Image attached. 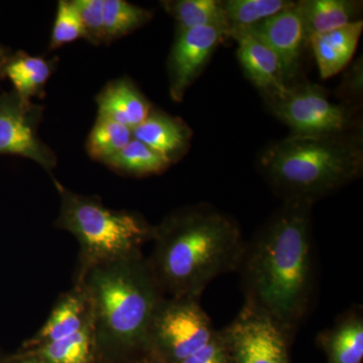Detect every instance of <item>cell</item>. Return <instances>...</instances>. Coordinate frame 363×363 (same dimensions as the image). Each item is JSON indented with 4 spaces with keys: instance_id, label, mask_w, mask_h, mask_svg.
Masks as SVG:
<instances>
[{
    "instance_id": "6da1fadb",
    "label": "cell",
    "mask_w": 363,
    "mask_h": 363,
    "mask_svg": "<svg viewBox=\"0 0 363 363\" xmlns=\"http://www.w3.org/2000/svg\"><path fill=\"white\" fill-rule=\"evenodd\" d=\"M312 206L284 202L245 242L236 269L245 307L267 315L292 338L309 314L314 294Z\"/></svg>"
},
{
    "instance_id": "7a4b0ae2",
    "label": "cell",
    "mask_w": 363,
    "mask_h": 363,
    "mask_svg": "<svg viewBox=\"0 0 363 363\" xmlns=\"http://www.w3.org/2000/svg\"><path fill=\"white\" fill-rule=\"evenodd\" d=\"M152 241L147 262L162 293L198 300L212 281L238 269L245 245L238 224L208 205L169 215Z\"/></svg>"
},
{
    "instance_id": "3957f363",
    "label": "cell",
    "mask_w": 363,
    "mask_h": 363,
    "mask_svg": "<svg viewBox=\"0 0 363 363\" xmlns=\"http://www.w3.org/2000/svg\"><path fill=\"white\" fill-rule=\"evenodd\" d=\"M84 286L93 315L96 363H131L147 355V336L166 298L143 252L89 269Z\"/></svg>"
},
{
    "instance_id": "277c9868",
    "label": "cell",
    "mask_w": 363,
    "mask_h": 363,
    "mask_svg": "<svg viewBox=\"0 0 363 363\" xmlns=\"http://www.w3.org/2000/svg\"><path fill=\"white\" fill-rule=\"evenodd\" d=\"M259 167L285 201L313 204L362 176V140L352 131L333 135H291L262 152Z\"/></svg>"
},
{
    "instance_id": "5b68a950",
    "label": "cell",
    "mask_w": 363,
    "mask_h": 363,
    "mask_svg": "<svg viewBox=\"0 0 363 363\" xmlns=\"http://www.w3.org/2000/svg\"><path fill=\"white\" fill-rule=\"evenodd\" d=\"M54 183L61 200L55 224L73 234L80 247L75 279L92 267L143 252L152 241L155 226L140 214L109 209L99 198L76 194Z\"/></svg>"
},
{
    "instance_id": "8992f818",
    "label": "cell",
    "mask_w": 363,
    "mask_h": 363,
    "mask_svg": "<svg viewBox=\"0 0 363 363\" xmlns=\"http://www.w3.org/2000/svg\"><path fill=\"white\" fill-rule=\"evenodd\" d=\"M216 331L198 298H164L150 323L147 354L162 363H181Z\"/></svg>"
},
{
    "instance_id": "52a82bcc",
    "label": "cell",
    "mask_w": 363,
    "mask_h": 363,
    "mask_svg": "<svg viewBox=\"0 0 363 363\" xmlns=\"http://www.w3.org/2000/svg\"><path fill=\"white\" fill-rule=\"evenodd\" d=\"M272 113L292 130V135H333L352 130L350 108L335 104L316 84L289 87L281 97L269 98Z\"/></svg>"
},
{
    "instance_id": "ba28073f",
    "label": "cell",
    "mask_w": 363,
    "mask_h": 363,
    "mask_svg": "<svg viewBox=\"0 0 363 363\" xmlns=\"http://www.w3.org/2000/svg\"><path fill=\"white\" fill-rule=\"evenodd\" d=\"M221 332L230 363H291L293 338L262 313L243 306Z\"/></svg>"
},
{
    "instance_id": "9c48e42d",
    "label": "cell",
    "mask_w": 363,
    "mask_h": 363,
    "mask_svg": "<svg viewBox=\"0 0 363 363\" xmlns=\"http://www.w3.org/2000/svg\"><path fill=\"white\" fill-rule=\"evenodd\" d=\"M43 111L14 91L0 93V155L32 160L51 173L57 157L38 135Z\"/></svg>"
},
{
    "instance_id": "30bf717a",
    "label": "cell",
    "mask_w": 363,
    "mask_h": 363,
    "mask_svg": "<svg viewBox=\"0 0 363 363\" xmlns=\"http://www.w3.org/2000/svg\"><path fill=\"white\" fill-rule=\"evenodd\" d=\"M228 38L223 28L215 26L180 30L168 61L169 95L181 102L188 88L199 77L216 48Z\"/></svg>"
},
{
    "instance_id": "8fae6325",
    "label": "cell",
    "mask_w": 363,
    "mask_h": 363,
    "mask_svg": "<svg viewBox=\"0 0 363 363\" xmlns=\"http://www.w3.org/2000/svg\"><path fill=\"white\" fill-rule=\"evenodd\" d=\"M235 30L247 33L269 48L281 60L286 80L293 78L308 43L298 2L257 25Z\"/></svg>"
},
{
    "instance_id": "7c38bea8",
    "label": "cell",
    "mask_w": 363,
    "mask_h": 363,
    "mask_svg": "<svg viewBox=\"0 0 363 363\" xmlns=\"http://www.w3.org/2000/svg\"><path fill=\"white\" fill-rule=\"evenodd\" d=\"M92 323L89 297L84 286L74 284L70 291L60 296L45 323L32 338L23 343L21 350H32L69 337Z\"/></svg>"
},
{
    "instance_id": "4fadbf2b",
    "label": "cell",
    "mask_w": 363,
    "mask_h": 363,
    "mask_svg": "<svg viewBox=\"0 0 363 363\" xmlns=\"http://www.w3.org/2000/svg\"><path fill=\"white\" fill-rule=\"evenodd\" d=\"M238 44V56L245 75L269 98L281 97L288 91V80L281 60L266 45L247 33H228Z\"/></svg>"
},
{
    "instance_id": "5bb4252c",
    "label": "cell",
    "mask_w": 363,
    "mask_h": 363,
    "mask_svg": "<svg viewBox=\"0 0 363 363\" xmlns=\"http://www.w3.org/2000/svg\"><path fill=\"white\" fill-rule=\"evenodd\" d=\"M354 306L336 319L330 328L320 332L317 344L326 355V363H362L363 313Z\"/></svg>"
},
{
    "instance_id": "9a60e30c",
    "label": "cell",
    "mask_w": 363,
    "mask_h": 363,
    "mask_svg": "<svg viewBox=\"0 0 363 363\" xmlns=\"http://www.w3.org/2000/svg\"><path fill=\"white\" fill-rule=\"evenodd\" d=\"M362 30L363 21L359 20L310 38L308 43L311 45L322 79L337 75L350 64L357 51Z\"/></svg>"
},
{
    "instance_id": "2e32d148",
    "label": "cell",
    "mask_w": 363,
    "mask_h": 363,
    "mask_svg": "<svg viewBox=\"0 0 363 363\" xmlns=\"http://www.w3.org/2000/svg\"><path fill=\"white\" fill-rule=\"evenodd\" d=\"M98 116L128 126L131 130L147 118L152 107L128 78L108 83L96 98Z\"/></svg>"
},
{
    "instance_id": "e0dca14e",
    "label": "cell",
    "mask_w": 363,
    "mask_h": 363,
    "mask_svg": "<svg viewBox=\"0 0 363 363\" xmlns=\"http://www.w3.org/2000/svg\"><path fill=\"white\" fill-rule=\"evenodd\" d=\"M192 131L178 117L150 111L149 116L133 130V138L161 152L174 162L190 145Z\"/></svg>"
},
{
    "instance_id": "ac0fdd59",
    "label": "cell",
    "mask_w": 363,
    "mask_h": 363,
    "mask_svg": "<svg viewBox=\"0 0 363 363\" xmlns=\"http://www.w3.org/2000/svg\"><path fill=\"white\" fill-rule=\"evenodd\" d=\"M304 21L306 37L331 32L359 21L362 1L353 0H306L298 2Z\"/></svg>"
},
{
    "instance_id": "d6986e66",
    "label": "cell",
    "mask_w": 363,
    "mask_h": 363,
    "mask_svg": "<svg viewBox=\"0 0 363 363\" xmlns=\"http://www.w3.org/2000/svg\"><path fill=\"white\" fill-rule=\"evenodd\" d=\"M52 70L51 63L47 60L18 52L7 60L4 76L13 85L14 92L23 99L30 100L43 92Z\"/></svg>"
},
{
    "instance_id": "ffe728a7",
    "label": "cell",
    "mask_w": 363,
    "mask_h": 363,
    "mask_svg": "<svg viewBox=\"0 0 363 363\" xmlns=\"http://www.w3.org/2000/svg\"><path fill=\"white\" fill-rule=\"evenodd\" d=\"M21 351L47 363H96L93 323L69 337Z\"/></svg>"
},
{
    "instance_id": "44dd1931",
    "label": "cell",
    "mask_w": 363,
    "mask_h": 363,
    "mask_svg": "<svg viewBox=\"0 0 363 363\" xmlns=\"http://www.w3.org/2000/svg\"><path fill=\"white\" fill-rule=\"evenodd\" d=\"M162 6L179 25V30L215 26L225 30L228 35V23L222 1L216 0H177L164 1Z\"/></svg>"
},
{
    "instance_id": "7402d4cb",
    "label": "cell",
    "mask_w": 363,
    "mask_h": 363,
    "mask_svg": "<svg viewBox=\"0 0 363 363\" xmlns=\"http://www.w3.org/2000/svg\"><path fill=\"white\" fill-rule=\"evenodd\" d=\"M104 164L121 173L133 176H149L162 173L173 162L161 152L133 138L123 150L107 160Z\"/></svg>"
},
{
    "instance_id": "603a6c76",
    "label": "cell",
    "mask_w": 363,
    "mask_h": 363,
    "mask_svg": "<svg viewBox=\"0 0 363 363\" xmlns=\"http://www.w3.org/2000/svg\"><path fill=\"white\" fill-rule=\"evenodd\" d=\"M289 0H227L222 1L229 30H243L293 6Z\"/></svg>"
},
{
    "instance_id": "cb8c5ba5",
    "label": "cell",
    "mask_w": 363,
    "mask_h": 363,
    "mask_svg": "<svg viewBox=\"0 0 363 363\" xmlns=\"http://www.w3.org/2000/svg\"><path fill=\"white\" fill-rule=\"evenodd\" d=\"M133 140V130L128 126L98 116L91 130L86 149L93 160L105 162L116 156Z\"/></svg>"
},
{
    "instance_id": "d4e9b609",
    "label": "cell",
    "mask_w": 363,
    "mask_h": 363,
    "mask_svg": "<svg viewBox=\"0 0 363 363\" xmlns=\"http://www.w3.org/2000/svg\"><path fill=\"white\" fill-rule=\"evenodd\" d=\"M152 13L124 0H104V42L118 39L149 23Z\"/></svg>"
},
{
    "instance_id": "484cf974",
    "label": "cell",
    "mask_w": 363,
    "mask_h": 363,
    "mask_svg": "<svg viewBox=\"0 0 363 363\" xmlns=\"http://www.w3.org/2000/svg\"><path fill=\"white\" fill-rule=\"evenodd\" d=\"M86 39L85 30L72 1L61 0L58 4L56 18L51 35V49L70 44L78 39Z\"/></svg>"
},
{
    "instance_id": "4316f807",
    "label": "cell",
    "mask_w": 363,
    "mask_h": 363,
    "mask_svg": "<svg viewBox=\"0 0 363 363\" xmlns=\"http://www.w3.org/2000/svg\"><path fill=\"white\" fill-rule=\"evenodd\" d=\"M86 40L94 45L104 42V0H74Z\"/></svg>"
},
{
    "instance_id": "83f0119b",
    "label": "cell",
    "mask_w": 363,
    "mask_h": 363,
    "mask_svg": "<svg viewBox=\"0 0 363 363\" xmlns=\"http://www.w3.org/2000/svg\"><path fill=\"white\" fill-rule=\"evenodd\" d=\"M181 363H230L221 330H217L207 344Z\"/></svg>"
},
{
    "instance_id": "f1b7e54d",
    "label": "cell",
    "mask_w": 363,
    "mask_h": 363,
    "mask_svg": "<svg viewBox=\"0 0 363 363\" xmlns=\"http://www.w3.org/2000/svg\"><path fill=\"white\" fill-rule=\"evenodd\" d=\"M9 363H47L44 360L40 359L39 357H33L28 353L18 351L16 354L9 355Z\"/></svg>"
},
{
    "instance_id": "f546056e",
    "label": "cell",
    "mask_w": 363,
    "mask_h": 363,
    "mask_svg": "<svg viewBox=\"0 0 363 363\" xmlns=\"http://www.w3.org/2000/svg\"><path fill=\"white\" fill-rule=\"evenodd\" d=\"M11 52L7 48L0 45V79H4V69L7 60L11 57Z\"/></svg>"
},
{
    "instance_id": "4dcf8cb0",
    "label": "cell",
    "mask_w": 363,
    "mask_h": 363,
    "mask_svg": "<svg viewBox=\"0 0 363 363\" xmlns=\"http://www.w3.org/2000/svg\"><path fill=\"white\" fill-rule=\"evenodd\" d=\"M131 363H162L159 362V360L156 359V358L150 357V355L147 354L145 357L140 358V359L135 360V362Z\"/></svg>"
},
{
    "instance_id": "1f68e13d",
    "label": "cell",
    "mask_w": 363,
    "mask_h": 363,
    "mask_svg": "<svg viewBox=\"0 0 363 363\" xmlns=\"http://www.w3.org/2000/svg\"><path fill=\"white\" fill-rule=\"evenodd\" d=\"M0 363H9V357L0 352Z\"/></svg>"
}]
</instances>
